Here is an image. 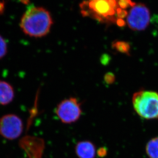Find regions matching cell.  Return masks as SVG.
Wrapping results in <instances>:
<instances>
[{
  "instance_id": "6da1fadb",
  "label": "cell",
  "mask_w": 158,
  "mask_h": 158,
  "mask_svg": "<svg viewBox=\"0 0 158 158\" xmlns=\"http://www.w3.org/2000/svg\"><path fill=\"white\" fill-rule=\"evenodd\" d=\"M52 24L51 15L46 9L30 6L22 17L20 27L26 35L40 37L49 33Z\"/></svg>"
},
{
  "instance_id": "7a4b0ae2",
  "label": "cell",
  "mask_w": 158,
  "mask_h": 158,
  "mask_svg": "<svg viewBox=\"0 0 158 158\" xmlns=\"http://www.w3.org/2000/svg\"><path fill=\"white\" fill-rule=\"evenodd\" d=\"M80 7L84 16H89L102 23H116L119 8L117 0H88L81 3Z\"/></svg>"
},
{
  "instance_id": "3957f363",
  "label": "cell",
  "mask_w": 158,
  "mask_h": 158,
  "mask_svg": "<svg viewBox=\"0 0 158 158\" xmlns=\"http://www.w3.org/2000/svg\"><path fill=\"white\" fill-rule=\"evenodd\" d=\"M134 110L145 119H158V93L142 90L135 93L132 98Z\"/></svg>"
},
{
  "instance_id": "277c9868",
  "label": "cell",
  "mask_w": 158,
  "mask_h": 158,
  "mask_svg": "<svg viewBox=\"0 0 158 158\" xmlns=\"http://www.w3.org/2000/svg\"><path fill=\"white\" fill-rule=\"evenodd\" d=\"M55 113L64 124L76 122L82 114L81 103L77 99L70 97L61 101L55 109Z\"/></svg>"
},
{
  "instance_id": "5b68a950",
  "label": "cell",
  "mask_w": 158,
  "mask_h": 158,
  "mask_svg": "<svg viewBox=\"0 0 158 158\" xmlns=\"http://www.w3.org/2000/svg\"><path fill=\"white\" fill-rule=\"evenodd\" d=\"M127 18V23L130 29L134 31H142L149 25L151 14L145 5L138 3L130 9Z\"/></svg>"
},
{
  "instance_id": "8992f818",
  "label": "cell",
  "mask_w": 158,
  "mask_h": 158,
  "mask_svg": "<svg viewBox=\"0 0 158 158\" xmlns=\"http://www.w3.org/2000/svg\"><path fill=\"white\" fill-rule=\"evenodd\" d=\"M23 129L22 120L15 114H6L0 118V135L5 139H18L22 134Z\"/></svg>"
},
{
  "instance_id": "52a82bcc",
  "label": "cell",
  "mask_w": 158,
  "mask_h": 158,
  "mask_svg": "<svg viewBox=\"0 0 158 158\" xmlns=\"http://www.w3.org/2000/svg\"><path fill=\"white\" fill-rule=\"evenodd\" d=\"M75 152L79 158H94L96 155L95 146L91 141H80L75 146Z\"/></svg>"
},
{
  "instance_id": "ba28073f",
  "label": "cell",
  "mask_w": 158,
  "mask_h": 158,
  "mask_svg": "<svg viewBox=\"0 0 158 158\" xmlns=\"http://www.w3.org/2000/svg\"><path fill=\"white\" fill-rule=\"evenodd\" d=\"M15 95L12 85L6 81L0 80V105H7L11 103Z\"/></svg>"
},
{
  "instance_id": "9c48e42d",
  "label": "cell",
  "mask_w": 158,
  "mask_h": 158,
  "mask_svg": "<svg viewBox=\"0 0 158 158\" xmlns=\"http://www.w3.org/2000/svg\"><path fill=\"white\" fill-rule=\"evenodd\" d=\"M146 154L150 158H158V137L154 138L146 144Z\"/></svg>"
},
{
  "instance_id": "30bf717a",
  "label": "cell",
  "mask_w": 158,
  "mask_h": 158,
  "mask_svg": "<svg viewBox=\"0 0 158 158\" xmlns=\"http://www.w3.org/2000/svg\"><path fill=\"white\" fill-rule=\"evenodd\" d=\"M112 47L113 49L121 54H125L127 55H130L131 45L127 42L116 41L112 43Z\"/></svg>"
},
{
  "instance_id": "8fae6325",
  "label": "cell",
  "mask_w": 158,
  "mask_h": 158,
  "mask_svg": "<svg viewBox=\"0 0 158 158\" xmlns=\"http://www.w3.org/2000/svg\"><path fill=\"white\" fill-rule=\"evenodd\" d=\"M7 53V45L4 39L0 35V59H3Z\"/></svg>"
},
{
  "instance_id": "7c38bea8",
  "label": "cell",
  "mask_w": 158,
  "mask_h": 158,
  "mask_svg": "<svg viewBox=\"0 0 158 158\" xmlns=\"http://www.w3.org/2000/svg\"><path fill=\"white\" fill-rule=\"evenodd\" d=\"M117 2L119 7L125 10L130 7H132L136 4L131 0H117Z\"/></svg>"
},
{
  "instance_id": "4fadbf2b",
  "label": "cell",
  "mask_w": 158,
  "mask_h": 158,
  "mask_svg": "<svg viewBox=\"0 0 158 158\" xmlns=\"http://www.w3.org/2000/svg\"><path fill=\"white\" fill-rule=\"evenodd\" d=\"M115 76L113 73L109 72L106 73L104 76V81L106 84H112L115 81Z\"/></svg>"
},
{
  "instance_id": "5bb4252c",
  "label": "cell",
  "mask_w": 158,
  "mask_h": 158,
  "mask_svg": "<svg viewBox=\"0 0 158 158\" xmlns=\"http://www.w3.org/2000/svg\"><path fill=\"white\" fill-rule=\"evenodd\" d=\"M128 12L125 9H123L120 8H118L117 10V18L118 19H123L124 18H126L127 16Z\"/></svg>"
},
{
  "instance_id": "9a60e30c",
  "label": "cell",
  "mask_w": 158,
  "mask_h": 158,
  "mask_svg": "<svg viewBox=\"0 0 158 158\" xmlns=\"http://www.w3.org/2000/svg\"><path fill=\"white\" fill-rule=\"evenodd\" d=\"M110 60V56L107 54H104L103 55H102L100 58L101 63L104 65H107V64H109Z\"/></svg>"
},
{
  "instance_id": "2e32d148",
  "label": "cell",
  "mask_w": 158,
  "mask_h": 158,
  "mask_svg": "<svg viewBox=\"0 0 158 158\" xmlns=\"http://www.w3.org/2000/svg\"><path fill=\"white\" fill-rule=\"evenodd\" d=\"M97 155L100 158H103L107 155V149L106 147H102L98 149L97 151Z\"/></svg>"
},
{
  "instance_id": "e0dca14e",
  "label": "cell",
  "mask_w": 158,
  "mask_h": 158,
  "mask_svg": "<svg viewBox=\"0 0 158 158\" xmlns=\"http://www.w3.org/2000/svg\"><path fill=\"white\" fill-rule=\"evenodd\" d=\"M116 23L120 27H123L124 26L126 25V23L123 20L121 19H118L117 20Z\"/></svg>"
},
{
  "instance_id": "ac0fdd59",
  "label": "cell",
  "mask_w": 158,
  "mask_h": 158,
  "mask_svg": "<svg viewBox=\"0 0 158 158\" xmlns=\"http://www.w3.org/2000/svg\"><path fill=\"white\" fill-rule=\"evenodd\" d=\"M19 1L24 4H28L29 3V0H19Z\"/></svg>"
}]
</instances>
